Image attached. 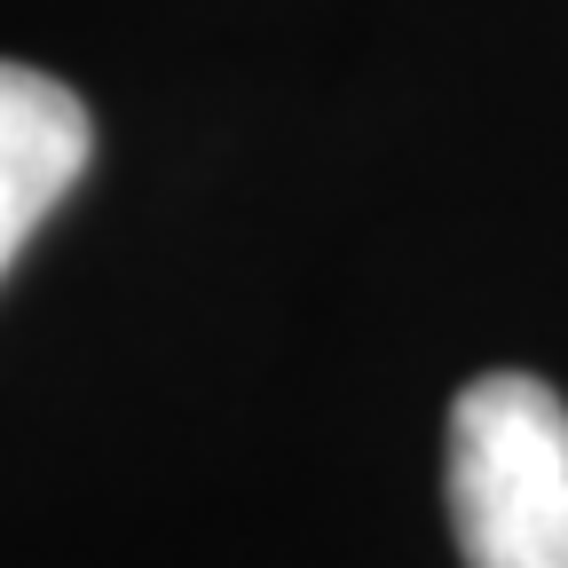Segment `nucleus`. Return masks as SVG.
I'll use <instances>...</instances> for the list:
<instances>
[{
    "instance_id": "f03ea898",
    "label": "nucleus",
    "mask_w": 568,
    "mask_h": 568,
    "mask_svg": "<svg viewBox=\"0 0 568 568\" xmlns=\"http://www.w3.org/2000/svg\"><path fill=\"white\" fill-rule=\"evenodd\" d=\"M95 119L63 80L0 55V276L17 268L24 237L63 205V190L88 174Z\"/></svg>"
},
{
    "instance_id": "f257e3e1",
    "label": "nucleus",
    "mask_w": 568,
    "mask_h": 568,
    "mask_svg": "<svg viewBox=\"0 0 568 568\" xmlns=\"http://www.w3.org/2000/svg\"><path fill=\"white\" fill-rule=\"evenodd\" d=\"M450 529L466 568H568V403L481 372L450 403Z\"/></svg>"
}]
</instances>
